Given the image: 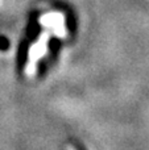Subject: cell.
<instances>
[{"label": "cell", "instance_id": "6da1fadb", "mask_svg": "<svg viewBox=\"0 0 149 150\" xmlns=\"http://www.w3.org/2000/svg\"><path fill=\"white\" fill-rule=\"evenodd\" d=\"M69 150H74V149H69Z\"/></svg>", "mask_w": 149, "mask_h": 150}]
</instances>
